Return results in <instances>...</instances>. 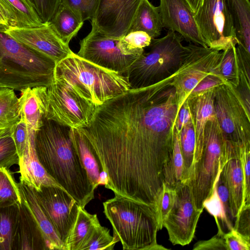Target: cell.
<instances>
[{"mask_svg":"<svg viewBox=\"0 0 250 250\" xmlns=\"http://www.w3.org/2000/svg\"><path fill=\"white\" fill-rule=\"evenodd\" d=\"M173 76L96 106L88 125L79 128L106 174L104 187L114 194L155 205L179 110Z\"/></svg>","mask_w":250,"mask_h":250,"instance_id":"cell-1","label":"cell"},{"mask_svg":"<svg viewBox=\"0 0 250 250\" xmlns=\"http://www.w3.org/2000/svg\"><path fill=\"white\" fill-rule=\"evenodd\" d=\"M70 128L44 118L36 132L35 149L49 175L84 208L94 198L95 189L73 145Z\"/></svg>","mask_w":250,"mask_h":250,"instance_id":"cell-2","label":"cell"},{"mask_svg":"<svg viewBox=\"0 0 250 250\" xmlns=\"http://www.w3.org/2000/svg\"><path fill=\"white\" fill-rule=\"evenodd\" d=\"M56 62L0 31V89L49 86Z\"/></svg>","mask_w":250,"mask_h":250,"instance_id":"cell-3","label":"cell"},{"mask_svg":"<svg viewBox=\"0 0 250 250\" xmlns=\"http://www.w3.org/2000/svg\"><path fill=\"white\" fill-rule=\"evenodd\" d=\"M54 79L69 85L96 106L130 89L125 75L94 64L73 52L56 63Z\"/></svg>","mask_w":250,"mask_h":250,"instance_id":"cell-4","label":"cell"},{"mask_svg":"<svg viewBox=\"0 0 250 250\" xmlns=\"http://www.w3.org/2000/svg\"><path fill=\"white\" fill-rule=\"evenodd\" d=\"M103 205L113 236L119 239L123 250H151L157 243L159 229L155 206L117 194Z\"/></svg>","mask_w":250,"mask_h":250,"instance_id":"cell-5","label":"cell"},{"mask_svg":"<svg viewBox=\"0 0 250 250\" xmlns=\"http://www.w3.org/2000/svg\"><path fill=\"white\" fill-rule=\"evenodd\" d=\"M182 37L168 30L164 37L152 39L144 52L129 67L125 75L130 89L146 87L173 75L191 51V44L184 46Z\"/></svg>","mask_w":250,"mask_h":250,"instance_id":"cell-6","label":"cell"},{"mask_svg":"<svg viewBox=\"0 0 250 250\" xmlns=\"http://www.w3.org/2000/svg\"><path fill=\"white\" fill-rule=\"evenodd\" d=\"M234 146L225 138L216 115L209 119L205 129L203 146L194 153L193 173L187 183L196 208L211 193L217 177L225 164L234 156Z\"/></svg>","mask_w":250,"mask_h":250,"instance_id":"cell-7","label":"cell"},{"mask_svg":"<svg viewBox=\"0 0 250 250\" xmlns=\"http://www.w3.org/2000/svg\"><path fill=\"white\" fill-rule=\"evenodd\" d=\"M214 106L226 139L233 146L250 143V109L237 89L228 83L215 87Z\"/></svg>","mask_w":250,"mask_h":250,"instance_id":"cell-8","label":"cell"},{"mask_svg":"<svg viewBox=\"0 0 250 250\" xmlns=\"http://www.w3.org/2000/svg\"><path fill=\"white\" fill-rule=\"evenodd\" d=\"M96 106L69 85L54 79L47 87L45 119L79 129L89 123Z\"/></svg>","mask_w":250,"mask_h":250,"instance_id":"cell-9","label":"cell"},{"mask_svg":"<svg viewBox=\"0 0 250 250\" xmlns=\"http://www.w3.org/2000/svg\"><path fill=\"white\" fill-rule=\"evenodd\" d=\"M194 17L207 47L222 51L237 45L232 20L224 0H202Z\"/></svg>","mask_w":250,"mask_h":250,"instance_id":"cell-10","label":"cell"},{"mask_svg":"<svg viewBox=\"0 0 250 250\" xmlns=\"http://www.w3.org/2000/svg\"><path fill=\"white\" fill-rule=\"evenodd\" d=\"M190 44V52L174 74L171 82L179 109L191 92L204 78L213 73L220 75L218 65L222 51Z\"/></svg>","mask_w":250,"mask_h":250,"instance_id":"cell-11","label":"cell"},{"mask_svg":"<svg viewBox=\"0 0 250 250\" xmlns=\"http://www.w3.org/2000/svg\"><path fill=\"white\" fill-rule=\"evenodd\" d=\"M172 208L166 217L163 227L173 245L185 246L194 238L198 221L203 209L196 208L189 186L181 183L174 188Z\"/></svg>","mask_w":250,"mask_h":250,"instance_id":"cell-12","label":"cell"},{"mask_svg":"<svg viewBox=\"0 0 250 250\" xmlns=\"http://www.w3.org/2000/svg\"><path fill=\"white\" fill-rule=\"evenodd\" d=\"M120 39L108 37L94 26L80 42L79 57L107 69L125 75L140 55H124L119 46Z\"/></svg>","mask_w":250,"mask_h":250,"instance_id":"cell-13","label":"cell"},{"mask_svg":"<svg viewBox=\"0 0 250 250\" xmlns=\"http://www.w3.org/2000/svg\"><path fill=\"white\" fill-rule=\"evenodd\" d=\"M35 190L38 202L63 245L76 219L79 205L64 189L42 186Z\"/></svg>","mask_w":250,"mask_h":250,"instance_id":"cell-14","label":"cell"},{"mask_svg":"<svg viewBox=\"0 0 250 250\" xmlns=\"http://www.w3.org/2000/svg\"><path fill=\"white\" fill-rule=\"evenodd\" d=\"M143 0H101L92 25L105 36L120 39L128 32Z\"/></svg>","mask_w":250,"mask_h":250,"instance_id":"cell-15","label":"cell"},{"mask_svg":"<svg viewBox=\"0 0 250 250\" xmlns=\"http://www.w3.org/2000/svg\"><path fill=\"white\" fill-rule=\"evenodd\" d=\"M20 43L53 60L56 63L72 51L59 37L51 25L30 27L10 26L3 31Z\"/></svg>","mask_w":250,"mask_h":250,"instance_id":"cell-16","label":"cell"},{"mask_svg":"<svg viewBox=\"0 0 250 250\" xmlns=\"http://www.w3.org/2000/svg\"><path fill=\"white\" fill-rule=\"evenodd\" d=\"M163 27L179 34L190 43L206 45L187 0H160L158 7Z\"/></svg>","mask_w":250,"mask_h":250,"instance_id":"cell-17","label":"cell"},{"mask_svg":"<svg viewBox=\"0 0 250 250\" xmlns=\"http://www.w3.org/2000/svg\"><path fill=\"white\" fill-rule=\"evenodd\" d=\"M35 134L36 131L30 128L25 149L19 157L20 181L35 190H39L42 186L62 188L49 175L39 160L35 149Z\"/></svg>","mask_w":250,"mask_h":250,"instance_id":"cell-18","label":"cell"},{"mask_svg":"<svg viewBox=\"0 0 250 250\" xmlns=\"http://www.w3.org/2000/svg\"><path fill=\"white\" fill-rule=\"evenodd\" d=\"M18 186L21 203L39 228L48 249L64 250V245L40 206L34 189L21 181Z\"/></svg>","mask_w":250,"mask_h":250,"instance_id":"cell-19","label":"cell"},{"mask_svg":"<svg viewBox=\"0 0 250 250\" xmlns=\"http://www.w3.org/2000/svg\"><path fill=\"white\" fill-rule=\"evenodd\" d=\"M46 241L31 216L22 204L14 235L12 250H47Z\"/></svg>","mask_w":250,"mask_h":250,"instance_id":"cell-20","label":"cell"},{"mask_svg":"<svg viewBox=\"0 0 250 250\" xmlns=\"http://www.w3.org/2000/svg\"><path fill=\"white\" fill-rule=\"evenodd\" d=\"M19 98L21 117L31 129L37 131L45 118L47 87L26 88Z\"/></svg>","mask_w":250,"mask_h":250,"instance_id":"cell-21","label":"cell"},{"mask_svg":"<svg viewBox=\"0 0 250 250\" xmlns=\"http://www.w3.org/2000/svg\"><path fill=\"white\" fill-rule=\"evenodd\" d=\"M70 134L76 152L94 189L100 185H104L106 182V174L87 139L79 129L71 128Z\"/></svg>","mask_w":250,"mask_h":250,"instance_id":"cell-22","label":"cell"},{"mask_svg":"<svg viewBox=\"0 0 250 250\" xmlns=\"http://www.w3.org/2000/svg\"><path fill=\"white\" fill-rule=\"evenodd\" d=\"M232 20L237 44L250 54L249 0H224Z\"/></svg>","mask_w":250,"mask_h":250,"instance_id":"cell-23","label":"cell"},{"mask_svg":"<svg viewBox=\"0 0 250 250\" xmlns=\"http://www.w3.org/2000/svg\"><path fill=\"white\" fill-rule=\"evenodd\" d=\"M240 150L241 147L239 152L225 164L221 170L237 215L244 205V179Z\"/></svg>","mask_w":250,"mask_h":250,"instance_id":"cell-24","label":"cell"},{"mask_svg":"<svg viewBox=\"0 0 250 250\" xmlns=\"http://www.w3.org/2000/svg\"><path fill=\"white\" fill-rule=\"evenodd\" d=\"M100 223L97 215L79 207L75 222L64 244V250H80L81 247Z\"/></svg>","mask_w":250,"mask_h":250,"instance_id":"cell-25","label":"cell"},{"mask_svg":"<svg viewBox=\"0 0 250 250\" xmlns=\"http://www.w3.org/2000/svg\"><path fill=\"white\" fill-rule=\"evenodd\" d=\"M162 28L158 7H155L148 0H143L128 32L144 31L153 39L161 35Z\"/></svg>","mask_w":250,"mask_h":250,"instance_id":"cell-26","label":"cell"},{"mask_svg":"<svg viewBox=\"0 0 250 250\" xmlns=\"http://www.w3.org/2000/svg\"><path fill=\"white\" fill-rule=\"evenodd\" d=\"M83 23V21L73 11L62 2L50 23L61 39L68 45Z\"/></svg>","mask_w":250,"mask_h":250,"instance_id":"cell-27","label":"cell"},{"mask_svg":"<svg viewBox=\"0 0 250 250\" xmlns=\"http://www.w3.org/2000/svg\"><path fill=\"white\" fill-rule=\"evenodd\" d=\"M20 118L19 98L14 90L0 89V137L10 133Z\"/></svg>","mask_w":250,"mask_h":250,"instance_id":"cell-28","label":"cell"},{"mask_svg":"<svg viewBox=\"0 0 250 250\" xmlns=\"http://www.w3.org/2000/svg\"><path fill=\"white\" fill-rule=\"evenodd\" d=\"M179 140L183 159V183H187L193 173L195 147V136L192 116L179 133Z\"/></svg>","mask_w":250,"mask_h":250,"instance_id":"cell-29","label":"cell"},{"mask_svg":"<svg viewBox=\"0 0 250 250\" xmlns=\"http://www.w3.org/2000/svg\"><path fill=\"white\" fill-rule=\"evenodd\" d=\"M179 133L175 128L173 148L163 168V183L173 189L183 182V159Z\"/></svg>","mask_w":250,"mask_h":250,"instance_id":"cell-30","label":"cell"},{"mask_svg":"<svg viewBox=\"0 0 250 250\" xmlns=\"http://www.w3.org/2000/svg\"><path fill=\"white\" fill-rule=\"evenodd\" d=\"M19 206L0 208V250H12Z\"/></svg>","mask_w":250,"mask_h":250,"instance_id":"cell-31","label":"cell"},{"mask_svg":"<svg viewBox=\"0 0 250 250\" xmlns=\"http://www.w3.org/2000/svg\"><path fill=\"white\" fill-rule=\"evenodd\" d=\"M236 45L221 51L218 69L226 82L237 88L239 83L240 67Z\"/></svg>","mask_w":250,"mask_h":250,"instance_id":"cell-32","label":"cell"},{"mask_svg":"<svg viewBox=\"0 0 250 250\" xmlns=\"http://www.w3.org/2000/svg\"><path fill=\"white\" fill-rule=\"evenodd\" d=\"M14 13L16 26L36 27L43 24L30 0H5Z\"/></svg>","mask_w":250,"mask_h":250,"instance_id":"cell-33","label":"cell"},{"mask_svg":"<svg viewBox=\"0 0 250 250\" xmlns=\"http://www.w3.org/2000/svg\"><path fill=\"white\" fill-rule=\"evenodd\" d=\"M21 204L17 183L9 169L0 168V208L19 206Z\"/></svg>","mask_w":250,"mask_h":250,"instance_id":"cell-34","label":"cell"},{"mask_svg":"<svg viewBox=\"0 0 250 250\" xmlns=\"http://www.w3.org/2000/svg\"><path fill=\"white\" fill-rule=\"evenodd\" d=\"M119 239L111 236L109 229L100 224L93 230L80 250H112Z\"/></svg>","mask_w":250,"mask_h":250,"instance_id":"cell-35","label":"cell"},{"mask_svg":"<svg viewBox=\"0 0 250 250\" xmlns=\"http://www.w3.org/2000/svg\"><path fill=\"white\" fill-rule=\"evenodd\" d=\"M203 207L213 216L218 228L217 233L224 234L233 229L228 221L222 203L217 194L215 186L211 194L203 202Z\"/></svg>","mask_w":250,"mask_h":250,"instance_id":"cell-36","label":"cell"},{"mask_svg":"<svg viewBox=\"0 0 250 250\" xmlns=\"http://www.w3.org/2000/svg\"><path fill=\"white\" fill-rule=\"evenodd\" d=\"M151 40L144 31L129 32L119 40V46L125 55H140L144 52V48L150 45Z\"/></svg>","mask_w":250,"mask_h":250,"instance_id":"cell-37","label":"cell"},{"mask_svg":"<svg viewBox=\"0 0 250 250\" xmlns=\"http://www.w3.org/2000/svg\"><path fill=\"white\" fill-rule=\"evenodd\" d=\"M175 196L174 189L163 183L155 204L159 230L163 228L164 221L174 205Z\"/></svg>","mask_w":250,"mask_h":250,"instance_id":"cell-38","label":"cell"},{"mask_svg":"<svg viewBox=\"0 0 250 250\" xmlns=\"http://www.w3.org/2000/svg\"><path fill=\"white\" fill-rule=\"evenodd\" d=\"M19 156L10 132L0 137V168L18 164Z\"/></svg>","mask_w":250,"mask_h":250,"instance_id":"cell-39","label":"cell"},{"mask_svg":"<svg viewBox=\"0 0 250 250\" xmlns=\"http://www.w3.org/2000/svg\"><path fill=\"white\" fill-rule=\"evenodd\" d=\"M215 186L224 208L227 219L230 224L233 227L237 214L221 171L217 177Z\"/></svg>","mask_w":250,"mask_h":250,"instance_id":"cell-40","label":"cell"},{"mask_svg":"<svg viewBox=\"0 0 250 250\" xmlns=\"http://www.w3.org/2000/svg\"><path fill=\"white\" fill-rule=\"evenodd\" d=\"M101 0H61L71 8L84 22L92 20L97 10Z\"/></svg>","mask_w":250,"mask_h":250,"instance_id":"cell-41","label":"cell"},{"mask_svg":"<svg viewBox=\"0 0 250 250\" xmlns=\"http://www.w3.org/2000/svg\"><path fill=\"white\" fill-rule=\"evenodd\" d=\"M240 159L244 179V206L250 205V143L242 145Z\"/></svg>","mask_w":250,"mask_h":250,"instance_id":"cell-42","label":"cell"},{"mask_svg":"<svg viewBox=\"0 0 250 250\" xmlns=\"http://www.w3.org/2000/svg\"><path fill=\"white\" fill-rule=\"evenodd\" d=\"M43 24H49L54 17L61 0H30Z\"/></svg>","mask_w":250,"mask_h":250,"instance_id":"cell-43","label":"cell"},{"mask_svg":"<svg viewBox=\"0 0 250 250\" xmlns=\"http://www.w3.org/2000/svg\"><path fill=\"white\" fill-rule=\"evenodd\" d=\"M30 129L24 120L21 117L20 121L10 130L19 157L25 149L29 136Z\"/></svg>","mask_w":250,"mask_h":250,"instance_id":"cell-44","label":"cell"},{"mask_svg":"<svg viewBox=\"0 0 250 250\" xmlns=\"http://www.w3.org/2000/svg\"><path fill=\"white\" fill-rule=\"evenodd\" d=\"M227 250H250V240L233 228L223 235Z\"/></svg>","mask_w":250,"mask_h":250,"instance_id":"cell-45","label":"cell"},{"mask_svg":"<svg viewBox=\"0 0 250 250\" xmlns=\"http://www.w3.org/2000/svg\"><path fill=\"white\" fill-rule=\"evenodd\" d=\"M250 205L244 206L236 217L233 229L250 240Z\"/></svg>","mask_w":250,"mask_h":250,"instance_id":"cell-46","label":"cell"},{"mask_svg":"<svg viewBox=\"0 0 250 250\" xmlns=\"http://www.w3.org/2000/svg\"><path fill=\"white\" fill-rule=\"evenodd\" d=\"M226 83H227L225 80L220 75L216 73L209 74L199 83L188 98L194 97L208 89Z\"/></svg>","mask_w":250,"mask_h":250,"instance_id":"cell-47","label":"cell"},{"mask_svg":"<svg viewBox=\"0 0 250 250\" xmlns=\"http://www.w3.org/2000/svg\"><path fill=\"white\" fill-rule=\"evenodd\" d=\"M193 250H227L223 236L216 235L207 240H202L195 243Z\"/></svg>","mask_w":250,"mask_h":250,"instance_id":"cell-48","label":"cell"},{"mask_svg":"<svg viewBox=\"0 0 250 250\" xmlns=\"http://www.w3.org/2000/svg\"><path fill=\"white\" fill-rule=\"evenodd\" d=\"M16 26L15 16L5 0H0V31Z\"/></svg>","mask_w":250,"mask_h":250,"instance_id":"cell-49","label":"cell"},{"mask_svg":"<svg viewBox=\"0 0 250 250\" xmlns=\"http://www.w3.org/2000/svg\"><path fill=\"white\" fill-rule=\"evenodd\" d=\"M191 116L188 101L187 99L179 109L175 122V128L179 133Z\"/></svg>","mask_w":250,"mask_h":250,"instance_id":"cell-50","label":"cell"},{"mask_svg":"<svg viewBox=\"0 0 250 250\" xmlns=\"http://www.w3.org/2000/svg\"><path fill=\"white\" fill-rule=\"evenodd\" d=\"M194 13L200 6L202 0H187Z\"/></svg>","mask_w":250,"mask_h":250,"instance_id":"cell-51","label":"cell"}]
</instances>
